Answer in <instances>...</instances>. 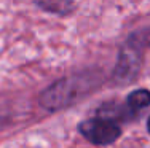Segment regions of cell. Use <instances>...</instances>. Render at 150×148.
I'll return each instance as SVG.
<instances>
[{
    "instance_id": "1",
    "label": "cell",
    "mask_w": 150,
    "mask_h": 148,
    "mask_svg": "<svg viewBox=\"0 0 150 148\" xmlns=\"http://www.w3.org/2000/svg\"><path fill=\"white\" fill-rule=\"evenodd\" d=\"M90 91V80L85 76H67L58 80L54 84L46 88L40 94V105L46 110H61L74 102H77L83 94Z\"/></svg>"
},
{
    "instance_id": "2",
    "label": "cell",
    "mask_w": 150,
    "mask_h": 148,
    "mask_svg": "<svg viewBox=\"0 0 150 148\" xmlns=\"http://www.w3.org/2000/svg\"><path fill=\"white\" fill-rule=\"evenodd\" d=\"M78 131L90 143L98 147L112 145L121 135V128L118 123L104 118V116H94V118L83 119L78 124Z\"/></svg>"
},
{
    "instance_id": "3",
    "label": "cell",
    "mask_w": 150,
    "mask_h": 148,
    "mask_svg": "<svg viewBox=\"0 0 150 148\" xmlns=\"http://www.w3.org/2000/svg\"><path fill=\"white\" fill-rule=\"evenodd\" d=\"M142 53H144V49L128 38L123 48L120 49L118 62H117L115 70H113V80L118 84L131 83L136 80V76L141 72Z\"/></svg>"
},
{
    "instance_id": "4",
    "label": "cell",
    "mask_w": 150,
    "mask_h": 148,
    "mask_svg": "<svg viewBox=\"0 0 150 148\" xmlns=\"http://www.w3.org/2000/svg\"><path fill=\"white\" fill-rule=\"evenodd\" d=\"M98 115L117 123H118V119H131L136 116V113H133L126 107V104H118V102H107V104L101 105Z\"/></svg>"
},
{
    "instance_id": "5",
    "label": "cell",
    "mask_w": 150,
    "mask_h": 148,
    "mask_svg": "<svg viewBox=\"0 0 150 148\" xmlns=\"http://www.w3.org/2000/svg\"><path fill=\"white\" fill-rule=\"evenodd\" d=\"M126 107L129 108L133 113L137 115V112L144 110L150 105V91L149 89H136V91H131L126 97Z\"/></svg>"
},
{
    "instance_id": "6",
    "label": "cell",
    "mask_w": 150,
    "mask_h": 148,
    "mask_svg": "<svg viewBox=\"0 0 150 148\" xmlns=\"http://www.w3.org/2000/svg\"><path fill=\"white\" fill-rule=\"evenodd\" d=\"M35 3H38V6L46 11L58 15H66L74 10V3L70 0H35Z\"/></svg>"
},
{
    "instance_id": "7",
    "label": "cell",
    "mask_w": 150,
    "mask_h": 148,
    "mask_svg": "<svg viewBox=\"0 0 150 148\" xmlns=\"http://www.w3.org/2000/svg\"><path fill=\"white\" fill-rule=\"evenodd\" d=\"M128 38L133 40L136 45H139L142 49L150 48V27H145V29H142V30H137V32L131 34Z\"/></svg>"
},
{
    "instance_id": "8",
    "label": "cell",
    "mask_w": 150,
    "mask_h": 148,
    "mask_svg": "<svg viewBox=\"0 0 150 148\" xmlns=\"http://www.w3.org/2000/svg\"><path fill=\"white\" fill-rule=\"evenodd\" d=\"M147 129H149V132H150V118H149V121H147Z\"/></svg>"
}]
</instances>
